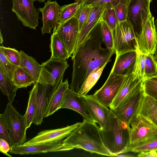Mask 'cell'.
Instances as JSON below:
<instances>
[{
    "instance_id": "14",
    "label": "cell",
    "mask_w": 157,
    "mask_h": 157,
    "mask_svg": "<svg viewBox=\"0 0 157 157\" xmlns=\"http://www.w3.org/2000/svg\"><path fill=\"white\" fill-rule=\"evenodd\" d=\"M82 100L89 114L100 128L105 130L110 128V115L111 110L93 98L91 95H86Z\"/></svg>"
},
{
    "instance_id": "31",
    "label": "cell",
    "mask_w": 157,
    "mask_h": 157,
    "mask_svg": "<svg viewBox=\"0 0 157 157\" xmlns=\"http://www.w3.org/2000/svg\"><path fill=\"white\" fill-rule=\"evenodd\" d=\"M105 7L101 16V20L104 21L112 31L119 21L118 20L114 6L110 4L105 5Z\"/></svg>"
},
{
    "instance_id": "35",
    "label": "cell",
    "mask_w": 157,
    "mask_h": 157,
    "mask_svg": "<svg viewBox=\"0 0 157 157\" xmlns=\"http://www.w3.org/2000/svg\"><path fill=\"white\" fill-rule=\"evenodd\" d=\"M17 67L13 64L0 50V69L6 77L12 80Z\"/></svg>"
},
{
    "instance_id": "41",
    "label": "cell",
    "mask_w": 157,
    "mask_h": 157,
    "mask_svg": "<svg viewBox=\"0 0 157 157\" xmlns=\"http://www.w3.org/2000/svg\"><path fill=\"white\" fill-rule=\"evenodd\" d=\"M129 3L120 2L114 6L115 12L119 21L127 20Z\"/></svg>"
},
{
    "instance_id": "5",
    "label": "cell",
    "mask_w": 157,
    "mask_h": 157,
    "mask_svg": "<svg viewBox=\"0 0 157 157\" xmlns=\"http://www.w3.org/2000/svg\"><path fill=\"white\" fill-rule=\"evenodd\" d=\"M129 147L157 139V126L145 117L137 114L131 121L128 128Z\"/></svg>"
},
{
    "instance_id": "45",
    "label": "cell",
    "mask_w": 157,
    "mask_h": 157,
    "mask_svg": "<svg viewBox=\"0 0 157 157\" xmlns=\"http://www.w3.org/2000/svg\"><path fill=\"white\" fill-rule=\"evenodd\" d=\"M138 157H157V152L155 150L142 151L138 153Z\"/></svg>"
},
{
    "instance_id": "33",
    "label": "cell",
    "mask_w": 157,
    "mask_h": 157,
    "mask_svg": "<svg viewBox=\"0 0 157 157\" xmlns=\"http://www.w3.org/2000/svg\"><path fill=\"white\" fill-rule=\"evenodd\" d=\"M157 75V59L154 55H146L143 80Z\"/></svg>"
},
{
    "instance_id": "10",
    "label": "cell",
    "mask_w": 157,
    "mask_h": 157,
    "mask_svg": "<svg viewBox=\"0 0 157 157\" xmlns=\"http://www.w3.org/2000/svg\"><path fill=\"white\" fill-rule=\"evenodd\" d=\"M126 76L115 75L111 71L103 85L91 96L104 106L109 107L118 94Z\"/></svg>"
},
{
    "instance_id": "44",
    "label": "cell",
    "mask_w": 157,
    "mask_h": 157,
    "mask_svg": "<svg viewBox=\"0 0 157 157\" xmlns=\"http://www.w3.org/2000/svg\"><path fill=\"white\" fill-rule=\"evenodd\" d=\"M10 147L9 143L4 139L0 138V151L1 152L9 157H12L9 154Z\"/></svg>"
},
{
    "instance_id": "18",
    "label": "cell",
    "mask_w": 157,
    "mask_h": 157,
    "mask_svg": "<svg viewBox=\"0 0 157 157\" xmlns=\"http://www.w3.org/2000/svg\"><path fill=\"white\" fill-rule=\"evenodd\" d=\"M83 96L68 88L64 94L60 109H72L80 114L83 120L95 122L88 113L83 101Z\"/></svg>"
},
{
    "instance_id": "49",
    "label": "cell",
    "mask_w": 157,
    "mask_h": 157,
    "mask_svg": "<svg viewBox=\"0 0 157 157\" xmlns=\"http://www.w3.org/2000/svg\"><path fill=\"white\" fill-rule=\"evenodd\" d=\"M156 103H157V101H156Z\"/></svg>"
},
{
    "instance_id": "39",
    "label": "cell",
    "mask_w": 157,
    "mask_h": 157,
    "mask_svg": "<svg viewBox=\"0 0 157 157\" xmlns=\"http://www.w3.org/2000/svg\"><path fill=\"white\" fill-rule=\"evenodd\" d=\"M137 52L136 65L134 74L136 78L141 80L143 79L146 55L141 53L138 50Z\"/></svg>"
},
{
    "instance_id": "47",
    "label": "cell",
    "mask_w": 157,
    "mask_h": 157,
    "mask_svg": "<svg viewBox=\"0 0 157 157\" xmlns=\"http://www.w3.org/2000/svg\"><path fill=\"white\" fill-rule=\"evenodd\" d=\"M115 156L120 157H134V155H133L131 154H121L116 155Z\"/></svg>"
},
{
    "instance_id": "42",
    "label": "cell",
    "mask_w": 157,
    "mask_h": 157,
    "mask_svg": "<svg viewBox=\"0 0 157 157\" xmlns=\"http://www.w3.org/2000/svg\"><path fill=\"white\" fill-rule=\"evenodd\" d=\"M150 150L157 151V139L135 146L130 151L136 153Z\"/></svg>"
},
{
    "instance_id": "38",
    "label": "cell",
    "mask_w": 157,
    "mask_h": 157,
    "mask_svg": "<svg viewBox=\"0 0 157 157\" xmlns=\"http://www.w3.org/2000/svg\"><path fill=\"white\" fill-rule=\"evenodd\" d=\"M101 23L103 42L106 48L114 49L112 31L107 24L101 19Z\"/></svg>"
},
{
    "instance_id": "20",
    "label": "cell",
    "mask_w": 157,
    "mask_h": 157,
    "mask_svg": "<svg viewBox=\"0 0 157 157\" xmlns=\"http://www.w3.org/2000/svg\"><path fill=\"white\" fill-rule=\"evenodd\" d=\"M137 51L127 52L116 55L111 72L113 74L127 76L134 73L136 67Z\"/></svg>"
},
{
    "instance_id": "32",
    "label": "cell",
    "mask_w": 157,
    "mask_h": 157,
    "mask_svg": "<svg viewBox=\"0 0 157 157\" xmlns=\"http://www.w3.org/2000/svg\"><path fill=\"white\" fill-rule=\"evenodd\" d=\"M82 3V2H76L61 6L59 15L60 24L74 16Z\"/></svg>"
},
{
    "instance_id": "34",
    "label": "cell",
    "mask_w": 157,
    "mask_h": 157,
    "mask_svg": "<svg viewBox=\"0 0 157 157\" xmlns=\"http://www.w3.org/2000/svg\"><path fill=\"white\" fill-rule=\"evenodd\" d=\"M94 5L82 2L75 16L78 20L79 32L88 20Z\"/></svg>"
},
{
    "instance_id": "21",
    "label": "cell",
    "mask_w": 157,
    "mask_h": 157,
    "mask_svg": "<svg viewBox=\"0 0 157 157\" xmlns=\"http://www.w3.org/2000/svg\"><path fill=\"white\" fill-rule=\"evenodd\" d=\"M105 6L94 5L88 20L79 33L75 50L83 42L90 31L101 19Z\"/></svg>"
},
{
    "instance_id": "36",
    "label": "cell",
    "mask_w": 157,
    "mask_h": 157,
    "mask_svg": "<svg viewBox=\"0 0 157 157\" xmlns=\"http://www.w3.org/2000/svg\"><path fill=\"white\" fill-rule=\"evenodd\" d=\"M1 50L7 58L14 65L20 67L21 63V52L14 48L0 46Z\"/></svg>"
},
{
    "instance_id": "26",
    "label": "cell",
    "mask_w": 157,
    "mask_h": 157,
    "mask_svg": "<svg viewBox=\"0 0 157 157\" xmlns=\"http://www.w3.org/2000/svg\"><path fill=\"white\" fill-rule=\"evenodd\" d=\"M50 45L51 52V59L66 60L70 57L67 49L56 33H53L51 37Z\"/></svg>"
},
{
    "instance_id": "2",
    "label": "cell",
    "mask_w": 157,
    "mask_h": 157,
    "mask_svg": "<svg viewBox=\"0 0 157 157\" xmlns=\"http://www.w3.org/2000/svg\"><path fill=\"white\" fill-rule=\"evenodd\" d=\"M95 122L83 120L62 143L71 150L81 149L91 153L112 156L105 145L100 132V127Z\"/></svg>"
},
{
    "instance_id": "40",
    "label": "cell",
    "mask_w": 157,
    "mask_h": 157,
    "mask_svg": "<svg viewBox=\"0 0 157 157\" xmlns=\"http://www.w3.org/2000/svg\"><path fill=\"white\" fill-rule=\"evenodd\" d=\"M9 129L4 113L0 114V138L6 140L9 144L10 148L12 144Z\"/></svg>"
},
{
    "instance_id": "23",
    "label": "cell",
    "mask_w": 157,
    "mask_h": 157,
    "mask_svg": "<svg viewBox=\"0 0 157 157\" xmlns=\"http://www.w3.org/2000/svg\"><path fill=\"white\" fill-rule=\"evenodd\" d=\"M69 86L67 79L60 83L51 97L45 118L52 114L60 109L64 94Z\"/></svg>"
},
{
    "instance_id": "11",
    "label": "cell",
    "mask_w": 157,
    "mask_h": 157,
    "mask_svg": "<svg viewBox=\"0 0 157 157\" xmlns=\"http://www.w3.org/2000/svg\"><path fill=\"white\" fill-rule=\"evenodd\" d=\"M12 11L25 26L36 29L38 24L39 12L33 0H12Z\"/></svg>"
},
{
    "instance_id": "30",
    "label": "cell",
    "mask_w": 157,
    "mask_h": 157,
    "mask_svg": "<svg viewBox=\"0 0 157 157\" xmlns=\"http://www.w3.org/2000/svg\"><path fill=\"white\" fill-rule=\"evenodd\" d=\"M105 63L101 67H98L94 70L89 75L84 82L78 93L83 96L87 95V94L97 82L105 67L107 64Z\"/></svg>"
},
{
    "instance_id": "8",
    "label": "cell",
    "mask_w": 157,
    "mask_h": 157,
    "mask_svg": "<svg viewBox=\"0 0 157 157\" xmlns=\"http://www.w3.org/2000/svg\"><path fill=\"white\" fill-rule=\"evenodd\" d=\"M152 0H130L127 20L131 24L136 40L142 33L144 26L151 14L150 4Z\"/></svg>"
},
{
    "instance_id": "9",
    "label": "cell",
    "mask_w": 157,
    "mask_h": 157,
    "mask_svg": "<svg viewBox=\"0 0 157 157\" xmlns=\"http://www.w3.org/2000/svg\"><path fill=\"white\" fill-rule=\"evenodd\" d=\"M69 66L66 60L50 58L40 65L38 82L58 87L62 81L65 71Z\"/></svg>"
},
{
    "instance_id": "24",
    "label": "cell",
    "mask_w": 157,
    "mask_h": 157,
    "mask_svg": "<svg viewBox=\"0 0 157 157\" xmlns=\"http://www.w3.org/2000/svg\"><path fill=\"white\" fill-rule=\"evenodd\" d=\"M140 80L136 78L134 73L127 76L118 94L109 107L110 109H113L118 106Z\"/></svg>"
},
{
    "instance_id": "37",
    "label": "cell",
    "mask_w": 157,
    "mask_h": 157,
    "mask_svg": "<svg viewBox=\"0 0 157 157\" xmlns=\"http://www.w3.org/2000/svg\"><path fill=\"white\" fill-rule=\"evenodd\" d=\"M143 86L144 94L157 101V81L149 78L143 80Z\"/></svg>"
},
{
    "instance_id": "15",
    "label": "cell",
    "mask_w": 157,
    "mask_h": 157,
    "mask_svg": "<svg viewBox=\"0 0 157 157\" xmlns=\"http://www.w3.org/2000/svg\"><path fill=\"white\" fill-rule=\"evenodd\" d=\"M154 18L151 14L145 23L142 33L137 40V50L141 53L154 55L157 43Z\"/></svg>"
},
{
    "instance_id": "17",
    "label": "cell",
    "mask_w": 157,
    "mask_h": 157,
    "mask_svg": "<svg viewBox=\"0 0 157 157\" xmlns=\"http://www.w3.org/2000/svg\"><path fill=\"white\" fill-rule=\"evenodd\" d=\"M36 88L37 109L33 123L40 125L45 118L50 99L58 87L35 82Z\"/></svg>"
},
{
    "instance_id": "28",
    "label": "cell",
    "mask_w": 157,
    "mask_h": 157,
    "mask_svg": "<svg viewBox=\"0 0 157 157\" xmlns=\"http://www.w3.org/2000/svg\"><path fill=\"white\" fill-rule=\"evenodd\" d=\"M0 88L3 94L7 96L9 102L12 103L18 88L13 83L12 80L4 75L0 69Z\"/></svg>"
},
{
    "instance_id": "3",
    "label": "cell",
    "mask_w": 157,
    "mask_h": 157,
    "mask_svg": "<svg viewBox=\"0 0 157 157\" xmlns=\"http://www.w3.org/2000/svg\"><path fill=\"white\" fill-rule=\"evenodd\" d=\"M110 117V128L107 130L100 129V135L105 145L112 156L130 151L129 126L119 119L111 111Z\"/></svg>"
},
{
    "instance_id": "16",
    "label": "cell",
    "mask_w": 157,
    "mask_h": 157,
    "mask_svg": "<svg viewBox=\"0 0 157 157\" xmlns=\"http://www.w3.org/2000/svg\"><path fill=\"white\" fill-rule=\"evenodd\" d=\"M61 6L57 2L48 0L45 3L42 8H38V10L42 14V20L43 25L41 28L42 35L45 33H51L52 29L53 32H55L57 28L60 24L59 15Z\"/></svg>"
},
{
    "instance_id": "27",
    "label": "cell",
    "mask_w": 157,
    "mask_h": 157,
    "mask_svg": "<svg viewBox=\"0 0 157 157\" xmlns=\"http://www.w3.org/2000/svg\"><path fill=\"white\" fill-rule=\"evenodd\" d=\"M32 89L29 92L28 105L25 115L27 128L33 123L37 109L36 88L35 82L34 83Z\"/></svg>"
},
{
    "instance_id": "43",
    "label": "cell",
    "mask_w": 157,
    "mask_h": 157,
    "mask_svg": "<svg viewBox=\"0 0 157 157\" xmlns=\"http://www.w3.org/2000/svg\"><path fill=\"white\" fill-rule=\"evenodd\" d=\"M130 0H86L83 2L94 5L105 6L110 4L113 6L120 2L129 3Z\"/></svg>"
},
{
    "instance_id": "25",
    "label": "cell",
    "mask_w": 157,
    "mask_h": 157,
    "mask_svg": "<svg viewBox=\"0 0 157 157\" xmlns=\"http://www.w3.org/2000/svg\"><path fill=\"white\" fill-rule=\"evenodd\" d=\"M20 67L28 73L38 82L40 72V65L32 56H30L21 50Z\"/></svg>"
},
{
    "instance_id": "22",
    "label": "cell",
    "mask_w": 157,
    "mask_h": 157,
    "mask_svg": "<svg viewBox=\"0 0 157 157\" xmlns=\"http://www.w3.org/2000/svg\"><path fill=\"white\" fill-rule=\"evenodd\" d=\"M137 114L145 117L157 126V104L156 100L151 97L144 94Z\"/></svg>"
},
{
    "instance_id": "48",
    "label": "cell",
    "mask_w": 157,
    "mask_h": 157,
    "mask_svg": "<svg viewBox=\"0 0 157 157\" xmlns=\"http://www.w3.org/2000/svg\"><path fill=\"white\" fill-rule=\"evenodd\" d=\"M0 43L1 44H2L3 42V40L2 38V35L1 33V32H0Z\"/></svg>"
},
{
    "instance_id": "4",
    "label": "cell",
    "mask_w": 157,
    "mask_h": 157,
    "mask_svg": "<svg viewBox=\"0 0 157 157\" xmlns=\"http://www.w3.org/2000/svg\"><path fill=\"white\" fill-rule=\"evenodd\" d=\"M143 82V79L141 80L118 106L110 109L117 117L128 126L137 114L144 95Z\"/></svg>"
},
{
    "instance_id": "19",
    "label": "cell",
    "mask_w": 157,
    "mask_h": 157,
    "mask_svg": "<svg viewBox=\"0 0 157 157\" xmlns=\"http://www.w3.org/2000/svg\"><path fill=\"white\" fill-rule=\"evenodd\" d=\"M77 122L67 127L53 129L44 130L26 142L25 144H33L44 143L56 140H63L67 137L81 124Z\"/></svg>"
},
{
    "instance_id": "7",
    "label": "cell",
    "mask_w": 157,
    "mask_h": 157,
    "mask_svg": "<svg viewBox=\"0 0 157 157\" xmlns=\"http://www.w3.org/2000/svg\"><path fill=\"white\" fill-rule=\"evenodd\" d=\"M116 55L137 50V40L133 28L128 20L119 21L112 31Z\"/></svg>"
},
{
    "instance_id": "13",
    "label": "cell",
    "mask_w": 157,
    "mask_h": 157,
    "mask_svg": "<svg viewBox=\"0 0 157 157\" xmlns=\"http://www.w3.org/2000/svg\"><path fill=\"white\" fill-rule=\"evenodd\" d=\"M63 140H59L44 143L17 145L10 148L11 154L21 155L46 153L71 150L62 143Z\"/></svg>"
},
{
    "instance_id": "12",
    "label": "cell",
    "mask_w": 157,
    "mask_h": 157,
    "mask_svg": "<svg viewBox=\"0 0 157 157\" xmlns=\"http://www.w3.org/2000/svg\"><path fill=\"white\" fill-rule=\"evenodd\" d=\"M79 32L78 21L74 16L60 24L55 32L65 46L70 57L75 50Z\"/></svg>"
},
{
    "instance_id": "1",
    "label": "cell",
    "mask_w": 157,
    "mask_h": 157,
    "mask_svg": "<svg viewBox=\"0 0 157 157\" xmlns=\"http://www.w3.org/2000/svg\"><path fill=\"white\" fill-rule=\"evenodd\" d=\"M101 19L71 56L73 71L70 89L77 93L90 74L108 63L115 54L114 49L101 46L103 42Z\"/></svg>"
},
{
    "instance_id": "6",
    "label": "cell",
    "mask_w": 157,
    "mask_h": 157,
    "mask_svg": "<svg viewBox=\"0 0 157 157\" xmlns=\"http://www.w3.org/2000/svg\"><path fill=\"white\" fill-rule=\"evenodd\" d=\"M4 117L9 129L12 147L24 144L27 142V129L25 115L20 114L10 102L6 105Z\"/></svg>"
},
{
    "instance_id": "50",
    "label": "cell",
    "mask_w": 157,
    "mask_h": 157,
    "mask_svg": "<svg viewBox=\"0 0 157 157\" xmlns=\"http://www.w3.org/2000/svg\"><path fill=\"white\" fill-rule=\"evenodd\" d=\"M157 152V151H156Z\"/></svg>"
},
{
    "instance_id": "29",
    "label": "cell",
    "mask_w": 157,
    "mask_h": 157,
    "mask_svg": "<svg viewBox=\"0 0 157 157\" xmlns=\"http://www.w3.org/2000/svg\"><path fill=\"white\" fill-rule=\"evenodd\" d=\"M12 81L18 88L27 87L36 82L30 75L20 67L15 70Z\"/></svg>"
},
{
    "instance_id": "46",
    "label": "cell",
    "mask_w": 157,
    "mask_h": 157,
    "mask_svg": "<svg viewBox=\"0 0 157 157\" xmlns=\"http://www.w3.org/2000/svg\"><path fill=\"white\" fill-rule=\"evenodd\" d=\"M154 24L155 31L157 36V17L156 18V20L154 21ZM154 56L155 58H156V59H157V43L155 48V54H154Z\"/></svg>"
}]
</instances>
